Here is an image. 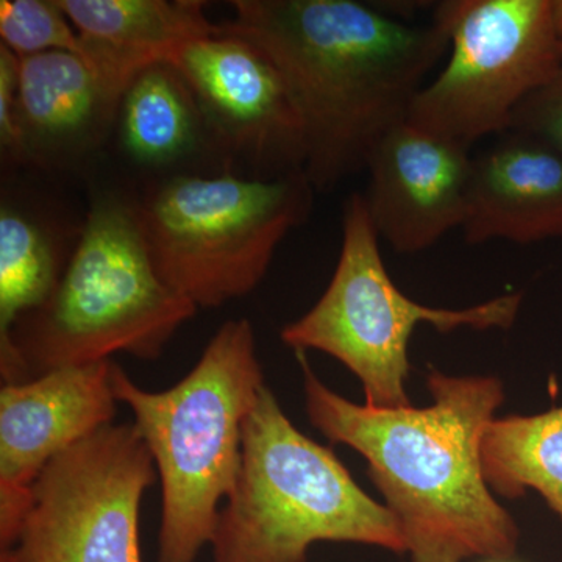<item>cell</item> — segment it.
Segmentation results:
<instances>
[{"label": "cell", "instance_id": "ac0fdd59", "mask_svg": "<svg viewBox=\"0 0 562 562\" xmlns=\"http://www.w3.org/2000/svg\"><path fill=\"white\" fill-rule=\"evenodd\" d=\"M72 254V251H70ZM70 254L54 224L3 195L0 209V344L50 297Z\"/></svg>", "mask_w": 562, "mask_h": 562}, {"label": "cell", "instance_id": "8992f818", "mask_svg": "<svg viewBox=\"0 0 562 562\" xmlns=\"http://www.w3.org/2000/svg\"><path fill=\"white\" fill-rule=\"evenodd\" d=\"M314 191L305 171L177 176L149 181L135 205L165 283L198 310L220 308L261 283L280 244L308 221Z\"/></svg>", "mask_w": 562, "mask_h": 562}, {"label": "cell", "instance_id": "44dd1931", "mask_svg": "<svg viewBox=\"0 0 562 562\" xmlns=\"http://www.w3.org/2000/svg\"><path fill=\"white\" fill-rule=\"evenodd\" d=\"M21 58L0 44V146L3 158L20 165L18 101Z\"/></svg>", "mask_w": 562, "mask_h": 562}, {"label": "cell", "instance_id": "4fadbf2b", "mask_svg": "<svg viewBox=\"0 0 562 562\" xmlns=\"http://www.w3.org/2000/svg\"><path fill=\"white\" fill-rule=\"evenodd\" d=\"M473 157L469 147L403 122L369 158L364 198L382 241L398 254L431 249L469 209Z\"/></svg>", "mask_w": 562, "mask_h": 562}, {"label": "cell", "instance_id": "3957f363", "mask_svg": "<svg viewBox=\"0 0 562 562\" xmlns=\"http://www.w3.org/2000/svg\"><path fill=\"white\" fill-rule=\"evenodd\" d=\"M198 306L151 260L135 195H95L57 288L0 344L3 383L128 353L158 360Z\"/></svg>", "mask_w": 562, "mask_h": 562}, {"label": "cell", "instance_id": "52a82bcc", "mask_svg": "<svg viewBox=\"0 0 562 562\" xmlns=\"http://www.w3.org/2000/svg\"><path fill=\"white\" fill-rule=\"evenodd\" d=\"M380 241L364 198L353 192L344 203L341 251L327 290L308 313L281 330L280 338L295 353L324 351L342 362L360 380L364 405L408 408V349L419 325L439 333L508 330L524 295L512 292L462 310L422 305L391 279Z\"/></svg>", "mask_w": 562, "mask_h": 562}, {"label": "cell", "instance_id": "d6986e66", "mask_svg": "<svg viewBox=\"0 0 562 562\" xmlns=\"http://www.w3.org/2000/svg\"><path fill=\"white\" fill-rule=\"evenodd\" d=\"M0 38L20 58L55 50L81 54L87 47L60 0H2Z\"/></svg>", "mask_w": 562, "mask_h": 562}, {"label": "cell", "instance_id": "e0dca14e", "mask_svg": "<svg viewBox=\"0 0 562 562\" xmlns=\"http://www.w3.org/2000/svg\"><path fill=\"white\" fill-rule=\"evenodd\" d=\"M482 461L494 494L517 498L536 491L562 522V406L495 417L484 432Z\"/></svg>", "mask_w": 562, "mask_h": 562}, {"label": "cell", "instance_id": "7a4b0ae2", "mask_svg": "<svg viewBox=\"0 0 562 562\" xmlns=\"http://www.w3.org/2000/svg\"><path fill=\"white\" fill-rule=\"evenodd\" d=\"M222 31L260 47L303 125L316 191L366 171L372 151L408 121L417 92L449 50L441 22L408 24L357 0H233Z\"/></svg>", "mask_w": 562, "mask_h": 562}, {"label": "cell", "instance_id": "9c48e42d", "mask_svg": "<svg viewBox=\"0 0 562 562\" xmlns=\"http://www.w3.org/2000/svg\"><path fill=\"white\" fill-rule=\"evenodd\" d=\"M157 479L138 428L106 425L41 471L0 562H143L140 503Z\"/></svg>", "mask_w": 562, "mask_h": 562}, {"label": "cell", "instance_id": "7402d4cb", "mask_svg": "<svg viewBox=\"0 0 562 562\" xmlns=\"http://www.w3.org/2000/svg\"><path fill=\"white\" fill-rule=\"evenodd\" d=\"M492 562H508V561H492Z\"/></svg>", "mask_w": 562, "mask_h": 562}, {"label": "cell", "instance_id": "6da1fadb", "mask_svg": "<svg viewBox=\"0 0 562 562\" xmlns=\"http://www.w3.org/2000/svg\"><path fill=\"white\" fill-rule=\"evenodd\" d=\"M305 412L331 443L364 457L412 562L509 561L520 531L484 479L482 443L505 402L495 376L430 369L425 408L376 409L331 391L297 353Z\"/></svg>", "mask_w": 562, "mask_h": 562}, {"label": "cell", "instance_id": "5b68a950", "mask_svg": "<svg viewBox=\"0 0 562 562\" xmlns=\"http://www.w3.org/2000/svg\"><path fill=\"white\" fill-rule=\"evenodd\" d=\"M317 542L405 553L397 520L328 447L292 425L266 384L244 424L241 468L214 531L213 562H306Z\"/></svg>", "mask_w": 562, "mask_h": 562}, {"label": "cell", "instance_id": "2e32d148", "mask_svg": "<svg viewBox=\"0 0 562 562\" xmlns=\"http://www.w3.org/2000/svg\"><path fill=\"white\" fill-rule=\"evenodd\" d=\"M83 38L155 61L221 33L201 0H60Z\"/></svg>", "mask_w": 562, "mask_h": 562}, {"label": "cell", "instance_id": "ba28073f", "mask_svg": "<svg viewBox=\"0 0 562 562\" xmlns=\"http://www.w3.org/2000/svg\"><path fill=\"white\" fill-rule=\"evenodd\" d=\"M432 18L449 35V58L408 122L469 149L512 131L517 109L561 68L562 0H447Z\"/></svg>", "mask_w": 562, "mask_h": 562}, {"label": "cell", "instance_id": "5bb4252c", "mask_svg": "<svg viewBox=\"0 0 562 562\" xmlns=\"http://www.w3.org/2000/svg\"><path fill=\"white\" fill-rule=\"evenodd\" d=\"M461 231L471 246L562 239L561 151L530 133L509 131L473 157Z\"/></svg>", "mask_w": 562, "mask_h": 562}, {"label": "cell", "instance_id": "8fae6325", "mask_svg": "<svg viewBox=\"0 0 562 562\" xmlns=\"http://www.w3.org/2000/svg\"><path fill=\"white\" fill-rule=\"evenodd\" d=\"M83 40L81 54L55 50L21 58L20 165L58 171L87 161L111 139L133 77L157 63Z\"/></svg>", "mask_w": 562, "mask_h": 562}, {"label": "cell", "instance_id": "9a60e30c", "mask_svg": "<svg viewBox=\"0 0 562 562\" xmlns=\"http://www.w3.org/2000/svg\"><path fill=\"white\" fill-rule=\"evenodd\" d=\"M111 138L149 181L225 173L190 83L168 60L151 63L133 77Z\"/></svg>", "mask_w": 562, "mask_h": 562}, {"label": "cell", "instance_id": "ffe728a7", "mask_svg": "<svg viewBox=\"0 0 562 562\" xmlns=\"http://www.w3.org/2000/svg\"><path fill=\"white\" fill-rule=\"evenodd\" d=\"M512 131L538 136L562 154V65L549 83L517 109Z\"/></svg>", "mask_w": 562, "mask_h": 562}, {"label": "cell", "instance_id": "277c9868", "mask_svg": "<svg viewBox=\"0 0 562 562\" xmlns=\"http://www.w3.org/2000/svg\"><path fill=\"white\" fill-rule=\"evenodd\" d=\"M265 386L247 319L225 322L166 391L143 390L113 362L114 394L131 408L161 483L158 562H195L213 542L241 468L244 424Z\"/></svg>", "mask_w": 562, "mask_h": 562}, {"label": "cell", "instance_id": "30bf717a", "mask_svg": "<svg viewBox=\"0 0 562 562\" xmlns=\"http://www.w3.org/2000/svg\"><path fill=\"white\" fill-rule=\"evenodd\" d=\"M168 61L190 83L225 172L272 180L305 171L301 117L260 47L221 31L188 44Z\"/></svg>", "mask_w": 562, "mask_h": 562}, {"label": "cell", "instance_id": "7c38bea8", "mask_svg": "<svg viewBox=\"0 0 562 562\" xmlns=\"http://www.w3.org/2000/svg\"><path fill=\"white\" fill-rule=\"evenodd\" d=\"M113 361L55 369L0 390V543L20 522L33 482L55 457L114 424Z\"/></svg>", "mask_w": 562, "mask_h": 562}]
</instances>
